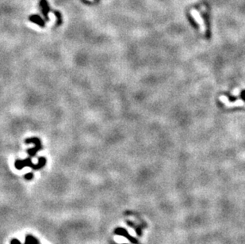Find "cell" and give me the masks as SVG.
Returning <instances> with one entry per match:
<instances>
[{
	"mask_svg": "<svg viewBox=\"0 0 245 244\" xmlns=\"http://www.w3.org/2000/svg\"><path fill=\"white\" fill-rule=\"evenodd\" d=\"M219 100H220L222 103L225 104V106L227 107H236L245 105V102H243V100H240V99H238V100H237L236 102H229L228 99L225 95H222V96L219 97Z\"/></svg>",
	"mask_w": 245,
	"mask_h": 244,
	"instance_id": "cell-1",
	"label": "cell"
},
{
	"mask_svg": "<svg viewBox=\"0 0 245 244\" xmlns=\"http://www.w3.org/2000/svg\"><path fill=\"white\" fill-rule=\"evenodd\" d=\"M114 233L116 235H117V236H124V237H125L126 239H128V240L130 241L132 243L139 244L138 241H137L135 238H133V236H131L130 235L128 234V231H127L125 228H123V227H117V228L115 229Z\"/></svg>",
	"mask_w": 245,
	"mask_h": 244,
	"instance_id": "cell-2",
	"label": "cell"
},
{
	"mask_svg": "<svg viewBox=\"0 0 245 244\" xmlns=\"http://www.w3.org/2000/svg\"><path fill=\"white\" fill-rule=\"evenodd\" d=\"M40 6H41L42 14L44 15V18H45L44 20L49 21V13L50 12V7H49V4H48V2L46 1V0H41V2H40Z\"/></svg>",
	"mask_w": 245,
	"mask_h": 244,
	"instance_id": "cell-3",
	"label": "cell"
},
{
	"mask_svg": "<svg viewBox=\"0 0 245 244\" xmlns=\"http://www.w3.org/2000/svg\"><path fill=\"white\" fill-rule=\"evenodd\" d=\"M29 19L31 22H33V23L34 24H37V25H38V26H41V27H44V26H45L44 21L41 18V16L37 15V14H33V15L29 16Z\"/></svg>",
	"mask_w": 245,
	"mask_h": 244,
	"instance_id": "cell-4",
	"label": "cell"
},
{
	"mask_svg": "<svg viewBox=\"0 0 245 244\" xmlns=\"http://www.w3.org/2000/svg\"><path fill=\"white\" fill-rule=\"evenodd\" d=\"M25 143L27 144H34V145H35L34 148H37V149L38 150V151L42 149V145H41V140H40V139H38V138L37 137H32L29 138V139H26L25 140Z\"/></svg>",
	"mask_w": 245,
	"mask_h": 244,
	"instance_id": "cell-5",
	"label": "cell"
},
{
	"mask_svg": "<svg viewBox=\"0 0 245 244\" xmlns=\"http://www.w3.org/2000/svg\"><path fill=\"white\" fill-rule=\"evenodd\" d=\"M46 164V159L44 157H40L38 159V163L37 164H34L33 170H37L41 169L42 167H44Z\"/></svg>",
	"mask_w": 245,
	"mask_h": 244,
	"instance_id": "cell-6",
	"label": "cell"
},
{
	"mask_svg": "<svg viewBox=\"0 0 245 244\" xmlns=\"http://www.w3.org/2000/svg\"><path fill=\"white\" fill-rule=\"evenodd\" d=\"M24 244H40L39 241L37 238H35L34 236H31V235H28L25 237V242Z\"/></svg>",
	"mask_w": 245,
	"mask_h": 244,
	"instance_id": "cell-7",
	"label": "cell"
},
{
	"mask_svg": "<svg viewBox=\"0 0 245 244\" xmlns=\"http://www.w3.org/2000/svg\"><path fill=\"white\" fill-rule=\"evenodd\" d=\"M14 166H15V168L17 170L23 169L24 167H25V161H24V160H17L15 161V163H14Z\"/></svg>",
	"mask_w": 245,
	"mask_h": 244,
	"instance_id": "cell-8",
	"label": "cell"
},
{
	"mask_svg": "<svg viewBox=\"0 0 245 244\" xmlns=\"http://www.w3.org/2000/svg\"><path fill=\"white\" fill-rule=\"evenodd\" d=\"M53 13H54V14L56 15V26H60L63 22L62 15H61V14L60 13L59 11H54Z\"/></svg>",
	"mask_w": 245,
	"mask_h": 244,
	"instance_id": "cell-9",
	"label": "cell"
},
{
	"mask_svg": "<svg viewBox=\"0 0 245 244\" xmlns=\"http://www.w3.org/2000/svg\"><path fill=\"white\" fill-rule=\"evenodd\" d=\"M37 151H38V150L36 148H29V149L27 150V153L29 154V157H34V156H36V154L37 153Z\"/></svg>",
	"mask_w": 245,
	"mask_h": 244,
	"instance_id": "cell-10",
	"label": "cell"
},
{
	"mask_svg": "<svg viewBox=\"0 0 245 244\" xmlns=\"http://www.w3.org/2000/svg\"><path fill=\"white\" fill-rule=\"evenodd\" d=\"M24 161H25V166H29V167H31L33 169V167H34V164L33 163V162L31 161V158L29 157L27 158V159H25V160H24Z\"/></svg>",
	"mask_w": 245,
	"mask_h": 244,
	"instance_id": "cell-11",
	"label": "cell"
},
{
	"mask_svg": "<svg viewBox=\"0 0 245 244\" xmlns=\"http://www.w3.org/2000/svg\"><path fill=\"white\" fill-rule=\"evenodd\" d=\"M24 178H25V179L26 180H32L33 178H34V174L33 173L26 174V175H25Z\"/></svg>",
	"mask_w": 245,
	"mask_h": 244,
	"instance_id": "cell-12",
	"label": "cell"
},
{
	"mask_svg": "<svg viewBox=\"0 0 245 244\" xmlns=\"http://www.w3.org/2000/svg\"><path fill=\"white\" fill-rule=\"evenodd\" d=\"M10 244H22L20 241L17 239H13L10 240Z\"/></svg>",
	"mask_w": 245,
	"mask_h": 244,
	"instance_id": "cell-13",
	"label": "cell"
},
{
	"mask_svg": "<svg viewBox=\"0 0 245 244\" xmlns=\"http://www.w3.org/2000/svg\"><path fill=\"white\" fill-rule=\"evenodd\" d=\"M239 94H240V90H239L238 89H236V90H234V91L232 92V94L233 95V97H236V96H237V95H238Z\"/></svg>",
	"mask_w": 245,
	"mask_h": 244,
	"instance_id": "cell-14",
	"label": "cell"
},
{
	"mask_svg": "<svg viewBox=\"0 0 245 244\" xmlns=\"http://www.w3.org/2000/svg\"></svg>",
	"mask_w": 245,
	"mask_h": 244,
	"instance_id": "cell-15",
	"label": "cell"
}]
</instances>
